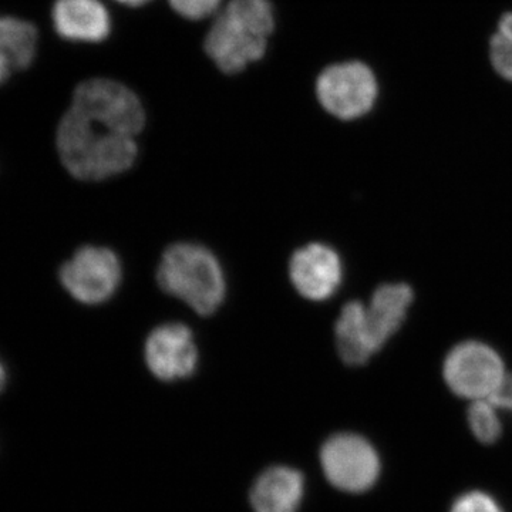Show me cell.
Here are the masks:
<instances>
[{
  "label": "cell",
  "mask_w": 512,
  "mask_h": 512,
  "mask_svg": "<svg viewBox=\"0 0 512 512\" xmlns=\"http://www.w3.org/2000/svg\"><path fill=\"white\" fill-rule=\"evenodd\" d=\"M323 471L329 483L348 493H365L376 484L380 458L375 447L359 434L330 437L320 451Z\"/></svg>",
  "instance_id": "7"
},
{
  "label": "cell",
  "mask_w": 512,
  "mask_h": 512,
  "mask_svg": "<svg viewBox=\"0 0 512 512\" xmlns=\"http://www.w3.org/2000/svg\"><path fill=\"white\" fill-rule=\"evenodd\" d=\"M316 94L323 109L340 120L365 116L375 106V74L359 62L333 64L320 74Z\"/></svg>",
  "instance_id": "5"
},
{
  "label": "cell",
  "mask_w": 512,
  "mask_h": 512,
  "mask_svg": "<svg viewBox=\"0 0 512 512\" xmlns=\"http://www.w3.org/2000/svg\"><path fill=\"white\" fill-rule=\"evenodd\" d=\"M157 281L168 295L198 315L217 311L227 295L224 269L210 249L181 242L167 249L158 265Z\"/></svg>",
  "instance_id": "3"
},
{
  "label": "cell",
  "mask_w": 512,
  "mask_h": 512,
  "mask_svg": "<svg viewBox=\"0 0 512 512\" xmlns=\"http://www.w3.org/2000/svg\"><path fill=\"white\" fill-rule=\"evenodd\" d=\"M490 55L494 69L512 82V13L500 20L498 32L491 39Z\"/></svg>",
  "instance_id": "16"
},
{
  "label": "cell",
  "mask_w": 512,
  "mask_h": 512,
  "mask_svg": "<svg viewBox=\"0 0 512 512\" xmlns=\"http://www.w3.org/2000/svg\"><path fill=\"white\" fill-rule=\"evenodd\" d=\"M274 29L269 0H231L208 32L205 52L222 73H239L265 56Z\"/></svg>",
  "instance_id": "2"
},
{
  "label": "cell",
  "mask_w": 512,
  "mask_h": 512,
  "mask_svg": "<svg viewBox=\"0 0 512 512\" xmlns=\"http://www.w3.org/2000/svg\"><path fill=\"white\" fill-rule=\"evenodd\" d=\"M116 2L121 3V5L131 6V8H137V6L146 5L150 0H116Z\"/></svg>",
  "instance_id": "21"
},
{
  "label": "cell",
  "mask_w": 512,
  "mask_h": 512,
  "mask_svg": "<svg viewBox=\"0 0 512 512\" xmlns=\"http://www.w3.org/2000/svg\"><path fill=\"white\" fill-rule=\"evenodd\" d=\"M289 276L303 298L315 302L326 301L342 285V259L329 245L313 242L292 255Z\"/></svg>",
  "instance_id": "9"
},
{
  "label": "cell",
  "mask_w": 512,
  "mask_h": 512,
  "mask_svg": "<svg viewBox=\"0 0 512 512\" xmlns=\"http://www.w3.org/2000/svg\"><path fill=\"white\" fill-rule=\"evenodd\" d=\"M500 412L512 413V373H508L497 390L490 397Z\"/></svg>",
  "instance_id": "19"
},
{
  "label": "cell",
  "mask_w": 512,
  "mask_h": 512,
  "mask_svg": "<svg viewBox=\"0 0 512 512\" xmlns=\"http://www.w3.org/2000/svg\"><path fill=\"white\" fill-rule=\"evenodd\" d=\"M6 382H8V372H6V367L0 360V392L5 389Z\"/></svg>",
  "instance_id": "20"
},
{
  "label": "cell",
  "mask_w": 512,
  "mask_h": 512,
  "mask_svg": "<svg viewBox=\"0 0 512 512\" xmlns=\"http://www.w3.org/2000/svg\"><path fill=\"white\" fill-rule=\"evenodd\" d=\"M144 126L146 111L136 93L114 80H87L74 90L57 127L60 160L82 181L126 173L136 163V137Z\"/></svg>",
  "instance_id": "1"
},
{
  "label": "cell",
  "mask_w": 512,
  "mask_h": 512,
  "mask_svg": "<svg viewBox=\"0 0 512 512\" xmlns=\"http://www.w3.org/2000/svg\"><path fill=\"white\" fill-rule=\"evenodd\" d=\"M450 512H504V510L490 494L483 491H468L454 501Z\"/></svg>",
  "instance_id": "17"
},
{
  "label": "cell",
  "mask_w": 512,
  "mask_h": 512,
  "mask_svg": "<svg viewBox=\"0 0 512 512\" xmlns=\"http://www.w3.org/2000/svg\"><path fill=\"white\" fill-rule=\"evenodd\" d=\"M302 474L289 467H272L256 480L251 491L255 512H296L303 497Z\"/></svg>",
  "instance_id": "12"
},
{
  "label": "cell",
  "mask_w": 512,
  "mask_h": 512,
  "mask_svg": "<svg viewBox=\"0 0 512 512\" xmlns=\"http://www.w3.org/2000/svg\"><path fill=\"white\" fill-rule=\"evenodd\" d=\"M413 301L410 285L396 282L380 285L370 301L363 303V329L376 353L402 328Z\"/></svg>",
  "instance_id": "10"
},
{
  "label": "cell",
  "mask_w": 512,
  "mask_h": 512,
  "mask_svg": "<svg viewBox=\"0 0 512 512\" xmlns=\"http://www.w3.org/2000/svg\"><path fill=\"white\" fill-rule=\"evenodd\" d=\"M37 30L26 20L0 16V84L28 69L36 56Z\"/></svg>",
  "instance_id": "13"
},
{
  "label": "cell",
  "mask_w": 512,
  "mask_h": 512,
  "mask_svg": "<svg viewBox=\"0 0 512 512\" xmlns=\"http://www.w3.org/2000/svg\"><path fill=\"white\" fill-rule=\"evenodd\" d=\"M362 306L359 301L346 303L336 320V348L340 359L350 366L366 365L376 355L363 330Z\"/></svg>",
  "instance_id": "14"
},
{
  "label": "cell",
  "mask_w": 512,
  "mask_h": 512,
  "mask_svg": "<svg viewBox=\"0 0 512 512\" xmlns=\"http://www.w3.org/2000/svg\"><path fill=\"white\" fill-rule=\"evenodd\" d=\"M508 375L503 357L478 340L458 343L444 360L443 376L448 389L461 399H490Z\"/></svg>",
  "instance_id": "4"
},
{
  "label": "cell",
  "mask_w": 512,
  "mask_h": 512,
  "mask_svg": "<svg viewBox=\"0 0 512 512\" xmlns=\"http://www.w3.org/2000/svg\"><path fill=\"white\" fill-rule=\"evenodd\" d=\"M67 293L84 305H100L116 293L123 278L119 256L109 248L83 247L60 268Z\"/></svg>",
  "instance_id": "6"
},
{
  "label": "cell",
  "mask_w": 512,
  "mask_h": 512,
  "mask_svg": "<svg viewBox=\"0 0 512 512\" xmlns=\"http://www.w3.org/2000/svg\"><path fill=\"white\" fill-rule=\"evenodd\" d=\"M144 357L150 372L163 382L190 377L198 363L194 335L181 323H165L148 335Z\"/></svg>",
  "instance_id": "8"
},
{
  "label": "cell",
  "mask_w": 512,
  "mask_h": 512,
  "mask_svg": "<svg viewBox=\"0 0 512 512\" xmlns=\"http://www.w3.org/2000/svg\"><path fill=\"white\" fill-rule=\"evenodd\" d=\"M178 15L188 20H202L214 15L222 0H168Z\"/></svg>",
  "instance_id": "18"
},
{
  "label": "cell",
  "mask_w": 512,
  "mask_h": 512,
  "mask_svg": "<svg viewBox=\"0 0 512 512\" xmlns=\"http://www.w3.org/2000/svg\"><path fill=\"white\" fill-rule=\"evenodd\" d=\"M467 420L471 433L480 443L494 444L503 433L500 410L490 399L471 402L468 407Z\"/></svg>",
  "instance_id": "15"
},
{
  "label": "cell",
  "mask_w": 512,
  "mask_h": 512,
  "mask_svg": "<svg viewBox=\"0 0 512 512\" xmlns=\"http://www.w3.org/2000/svg\"><path fill=\"white\" fill-rule=\"evenodd\" d=\"M52 19L57 35L70 42L100 43L111 32L109 12L100 0H56Z\"/></svg>",
  "instance_id": "11"
}]
</instances>
